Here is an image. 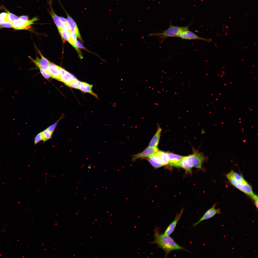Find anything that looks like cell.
I'll list each match as a JSON object with an SVG mask.
<instances>
[{
  "mask_svg": "<svg viewBox=\"0 0 258 258\" xmlns=\"http://www.w3.org/2000/svg\"><path fill=\"white\" fill-rule=\"evenodd\" d=\"M154 231V240L150 243L156 244L157 248L163 250L165 252V258L167 257L171 252L174 250H183L189 252L187 249L177 244L170 236L160 233V228L157 226L155 227Z\"/></svg>",
  "mask_w": 258,
  "mask_h": 258,
  "instance_id": "obj_1",
  "label": "cell"
},
{
  "mask_svg": "<svg viewBox=\"0 0 258 258\" xmlns=\"http://www.w3.org/2000/svg\"><path fill=\"white\" fill-rule=\"evenodd\" d=\"M226 176L232 185L250 196L253 200L258 197L254 193L251 186L241 174L232 170L226 175Z\"/></svg>",
  "mask_w": 258,
  "mask_h": 258,
  "instance_id": "obj_2",
  "label": "cell"
},
{
  "mask_svg": "<svg viewBox=\"0 0 258 258\" xmlns=\"http://www.w3.org/2000/svg\"><path fill=\"white\" fill-rule=\"evenodd\" d=\"M171 21V20L170 22L169 27L166 30L162 31L161 32L150 33L149 34L148 36L158 37L160 39L159 42L161 43L167 38L170 37H177V35L179 32L183 30L188 29L189 26L193 23V22H192L186 26L179 27L173 25Z\"/></svg>",
  "mask_w": 258,
  "mask_h": 258,
  "instance_id": "obj_3",
  "label": "cell"
},
{
  "mask_svg": "<svg viewBox=\"0 0 258 258\" xmlns=\"http://www.w3.org/2000/svg\"><path fill=\"white\" fill-rule=\"evenodd\" d=\"M187 158L192 168L194 167L199 169L201 168L202 163L205 160L203 154L197 151H195L192 154L187 156Z\"/></svg>",
  "mask_w": 258,
  "mask_h": 258,
  "instance_id": "obj_4",
  "label": "cell"
},
{
  "mask_svg": "<svg viewBox=\"0 0 258 258\" xmlns=\"http://www.w3.org/2000/svg\"><path fill=\"white\" fill-rule=\"evenodd\" d=\"M49 0L48 2L50 8L48 10V11L57 27L64 29L68 31L71 30L70 27L69 25H65L61 21L59 17L56 14L52 8L51 1Z\"/></svg>",
  "mask_w": 258,
  "mask_h": 258,
  "instance_id": "obj_5",
  "label": "cell"
},
{
  "mask_svg": "<svg viewBox=\"0 0 258 258\" xmlns=\"http://www.w3.org/2000/svg\"><path fill=\"white\" fill-rule=\"evenodd\" d=\"M37 49L41 56V58L40 59L37 58L36 59L34 60L29 56V57L32 61L38 67L39 69L43 70L46 73L50 75L49 69V64L50 62L43 55L40 51Z\"/></svg>",
  "mask_w": 258,
  "mask_h": 258,
  "instance_id": "obj_6",
  "label": "cell"
},
{
  "mask_svg": "<svg viewBox=\"0 0 258 258\" xmlns=\"http://www.w3.org/2000/svg\"><path fill=\"white\" fill-rule=\"evenodd\" d=\"M177 37L182 39L187 40H199L209 42L210 39L203 38L197 35L188 29L186 30L179 32Z\"/></svg>",
  "mask_w": 258,
  "mask_h": 258,
  "instance_id": "obj_7",
  "label": "cell"
},
{
  "mask_svg": "<svg viewBox=\"0 0 258 258\" xmlns=\"http://www.w3.org/2000/svg\"><path fill=\"white\" fill-rule=\"evenodd\" d=\"M216 205V204H214L211 208L207 210L199 221L194 224L193 227H195L202 221L209 219L216 214H221L220 209H216L215 208Z\"/></svg>",
  "mask_w": 258,
  "mask_h": 258,
  "instance_id": "obj_8",
  "label": "cell"
},
{
  "mask_svg": "<svg viewBox=\"0 0 258 258\" xmlns=\"http://www.w3.org/2000/svg\"><path fill=\"white\" fill-rule=\"evenodd\" d=\"M38 20V18L36 17L27 21H24L19 19L13 23L12 27L17 30L25 29L28 26L34 24V22Z\"/></svg>",
  "mask_w": 258,
  "mask_h": 258,
  "instance_id": "obj_9",
  "label": "cell"
},
{
  "mask_svg": "<svg viewBox=\"0 0 258 258\" xmlns=\"http://www.w3.org/2000/svg\"><path fill=\"white\" fill-rule=\"evenodd\" d=\"M158 151V149L157 147L148 146L141 153L133 155L132 157V161H134L139 158L147 157Z\"/></svg>",
  "mask_w": 258,
  "mask_h": 258,
  "instance_id": "obj_10",
  "label": "cell"
},
{
  "mask_svg": "<svg viewBox=\"0 0 258 258\" xmlns=\"http://www.w3.org/2000/svg\"><path fill=\"white\" fill-rule=\"evenodd\" d=\"M184 209L182 208L180 212L177 213L173 221L168 226L165 230L163 234L170 236L174 231L178 222L181 218L184 211Z\"/></svg>",
  "mask_w": 258,
  "mask_h": 258,
  "instance_id": "obj_11",
  "label": "cell"
},
{
  "mask_svg": "<svg viewBox=\"0 0 258 258\" xmlns=\"http://www.w3.org/2000/svg\"><path fill=\"white\" fill-rule=\"evenodd\" d=\"M49 69L51 77L59 81L62 82L59 66L50 62L49 64Z\"/></svg>",
  "mask_w": 258,
  "mask_h": 258,
  "instance_id": "obj_12",
  "label": "cell"
},
{
  "mask_svg": "<svg viewBox=\"0 0 258 258\" xmlns=\"http://www.w3.org/2000/svg\"><path fill=\"white\" fill-rule=\"evenodd\" d=\"M166 153L170 165L177 167L178 164L183 156L172 153Z\"/></svg>",
  "mask_w": 258,
  "mask_h": 258,
  "instance_id": "obj_13",
  "label": "cell"
},
{
  "mask_svg": "<svg viewBox=\"0 0 258 258\" xmlns=\"http://www.w3.org/2000/svg\"><path fill=\"white\" fill-rule=\"evenodd\" d=\"M66 12L67 16V20L70 27L71 30L74 32L79 39L82 41V39L76 22Z\"/></svg>",
  "mask_w": 258,
  "mask_h": 258,
  "instance_id": "obj_14",
  "label": "cell"
},
{
  "mask_svg": "<svg viewBox=\"0 0 258 258\" xmlns=\"http://www.w3.org/2000/svg\"><path fill=\"white\" fill-rule=\"evenodd\" d=\"M93 86V85H92L85 82H81L79 89L84 92L89 93L96 98L98 99L97 95L92 91Z\"/></svg>",
  "mask_w": 258,
  "mask_h": 258,
  "instance_id": "obj_15",
  "label": "cell"
},
{
  "mask_svg": "<svg viewBox=\"0 0 258 258\" xmlns=\"http://www.w3.org/2000/svg\"><path fill=\"white\" fill-rule=\"evenodd\" d=\"M161 130V129L158 126L156 132L150 140L148 146L152 147H157Z\"/></svg>",
  "mask_w": 258,
  "mask_h": 258,
  "instance_id": "obj_16",
  "label": "cell"
},
{
  "mask_svg": "<svg viewBox=\"0 0 258 258\" xmlns=\"http://www.w3.org/2000/svg\"><path fill=\"white\" fill-rule=\"evenodd\" d=\"M62 82L69 86L73 81L77 79L73 75L66 71L64 75L61 77Z\"/></svg>",
  "mask_w": 258,
  "mask_h": 258,
  "instance_id": "obj_17",
  "label": "cell"
},
{
  "mask_svg": "<svg viewBox=\"0 0 258 258\" xmlns=\"http://www.w3.org/2000/svg\"><path fill=\"white\" fill-rule=\"evenodd\" d=\"M179 167L183 168L187 172H191L192 167L188 162L186 156L182 157L177 165V167Z\"/></svg>",
  "mask_w": 258,
  "mask_h": 258,
  "instance_id": "obj_18",
  "label": "cell"
},
{
  "mask_svg": "<svg viewBox=\"0 0 258 258\" xmlns=\"http://www.w3.org/2000/svg\"><path fill=\"white\" fill-rule=\"evenodd\" d=\"M57 28L62 38L64 40L69 42L70 38L69 31L64 29Z\"/></svg>",
  "mask_w": 258,
  "mask_h": 258,
  "instance_id": "obj_19",
  "label": "cell"
},
{
  "mask_svg": "<svg viewBox=\"0 0 258 258\" xmlns=\"http://www.w3.org/2000/svg\"><path fill=\"white\" fill-rule=\"evenodd\" d=\"M7 19L8 22L13 23L19 19V17L8 11H7Z\"/></svg>",
  "mask_w": 258,
  "mask_h": 258,
  "instance_id": "obj_20",
  "label": "cell"
},
{
  "mask_svg": "<svg viewBox=\"0 0 258 258\" xmlns=\"http://www.w3.org/2000/svg\"><path fill=\"white\" fill-rule=\"evenodd\" d=\"M43 141L45 142L52 138L53 133L46 129L42 132Z\"/></svg>",
  "mask_w": 258,
  "mask_h": 258,
  "instance_id": "obj_21",
  "label": "cell"
},
{
  "mask_svg": "<svg viewBox=\"0 0 258 258\" xmlns=\"http://www.w3.org/2000/svg\"><path fill=\"white\" fill-rule=\"evenodd\" d=\"M162 164L163 166L166 165L169 163L168 158L166 152L161 151Z\"/></svg>",
  "mask_w": 258,
  "mask_h": 258,
  "instance_id": "obj_22",
  "label": "cell"
},
{
  "mask_svg": "<svg viewBox=\"0 0 258 258\" xmlns=\"http://www.w3.org/2000/svg\"><path fill=\"white\" fill-rule=\"evenodd\" d=\"M63 117V116H61L54 124L49 126L46 129L49 132L53 133L59 122Z\"/></svg>",
  "mask_w": 258,
  "mask_h": 258,
  "instance_id": "obj_23",
  "label": "cell"
},
{
  "mask_svg": "<svg viewBox=\"0 0 258 258\" xmlns=\"http://www.w3.org/2000/svg\"><path fill=\"white\" fill-rule=\"evenodd\" d=\"M81 81L77 79L72 82L68 86L72 88L79 89Z\"/></svg>",
  "mask_w": 258,
  "mask_h": 258,
  "instance_id": "obj_24",
  "label": "cell"
},
{
  "mask_svg": "<svg viewBox=\"0 0 258 258\" xmlns=\"http://www.w3.org/2000/svg\"><path fill=\"white\" fill-rule=\"evenodd\" d=\"M7 13L3 12L0 13V24L5 22H8L7 19Z\"/></svg>",
  "mask_w": 258,
  "mask_h": 258,
  "instance_id": "obj_25",
  "label": "cell"
},
{
  "mask_svg": "<svg viewBox=\"0 0 258 258\" xmlns=\"http://www.w3.org/2000/svg\"><path fill=\"white\" fill-rule=\"evenodd\" d=\"M69 31L70 33V38L68 42L71 44L74 41L77 40V37L75 34L71 30Z\"/></svg>",
  "mask_w": 258,
  "mask_h": 258,
  "instance_id": "obj_26",
  "label": "cell"
},
{
  "mask_svg": "<svg viewBox=\"0 0 258 258\" xmlns=\"http://www.w3.org/2000/svg\"><path fill=\"white\" fill-rule=\"evenodd\" d=\"M43 140V138L42 132L38 133L36 135L34 138V143L35 145Z\"/></svg>",
  "mask_w": 258,
  "mask_h": 258,
  "instance_id": "obj_27",
  "label": "cell"
},
{
  "mask_svg": "<svg viewBox=\"0 0 258 258\" xmlns=\"http://www.w3.org/2000/svg\"><path fill=\"white\" fill-rule=\"evenodd\" d=\"M146 158L151 164L155 168H158L163 166L162 164L156 163L148 157H147Z\"/></svg>",
  "mask_w": 258,
  "mask_h": 258,
  "instance_id": "obj_28",
  "label": "cell"
},
{
  "mask_svg": "<svg viewBox=\"0 0 258 258\" xmlns=\"http://www.w3.org/2000/svg\"><path fill=\"white\" fill-rule=\"evenodd\" d=\"M13 23L8 22H5L0 24V28L2 27L10 28L12 27Z\"/></svg>",
  "mask_w": 258,
  "mask_h": 258,
  "instance_id": "obj_29",
  "label": "cell"
},
{
  "mask_svg": "<svg viewBox=\"0 0 258 258\" xmlns=\"http://www.w3.org/2000/svg\"><path fill=\"white\" fill-rule=\"evenodd\" d=\"M41 73L43 76L45 78L47 79H49L50 77V75L46 73L44 71L41 69H40Z\"/></svg>",
  "mask_w": 258,
  "mask_h": 258,
  "instance_id": "obj_30",
  "label": "cell"
},
{
  "mask_svg": "<svg viewBox=\"0 0 258 258\" xmlns=\"http://www.w3.org/2000/svg\"><path fill=\"white\" fill-rule=\"evenodd\" d=\"M59 17L61 21L65 25H69L67 19L61 16H60Z\"/></svg>",
  "mask_w": 258,
  "mask_h": 258,
  "instance_id": "obj_31",
  "label": "cell"
},
{
  "mask_svg": "<svg viewBox=\"0 0 258 258\" xmlns=\"http://www.w3.org/2000/svg\"><path fill=\"white\" fill-rule=\"evenodd\" d=\"M19 19L24 21H27L29 19L27 15H23L19 17Z\"/></svg>",
  "mask_w": 258,
  "mask_h": 258,
  "instance_id": "obj_32",
  "label": "cell"
}]
</instances>
